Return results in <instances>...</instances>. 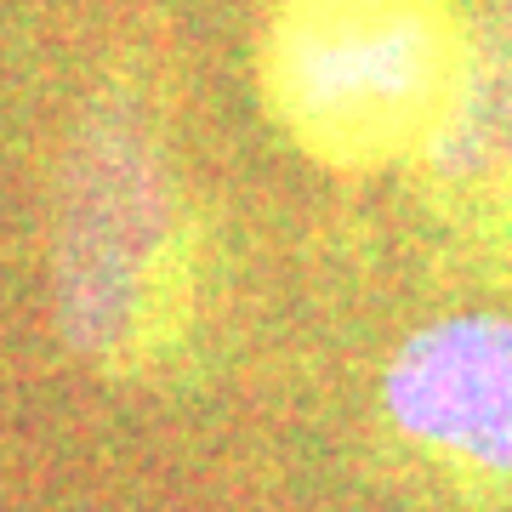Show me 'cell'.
I'll list each match as a JSON object with an SVG mask.
<instances>
[{
    "label": "cell",
    "mask_w": 512,
    "mask_h": 512,
    "mask_svg": "<svg viewBox=\"0 0 512 512\" xmlns=\"http://www.w3.org/2000/svg\"><path fill=\"white\" fill-rule=\"evenodd\" d=\"M46 291L63 353L103 382L160 376L194 330L200 228L137 74L97 86L63 137Z\"/></svg>",
    "instance_id": "cell-1"
},
{
    "label": "cell",
    "mask_w": 512,
    "mask_h": 512,
    "mask_svg": "<svg viewBox=\"0 0 512 512\" xmlns=\"http://www.w3.org/2000/svg\"><path fill=\"white\" fill-rule=\"evenodd\" d=\"M467 40L461 0H268L256 92L302 160L376 177L433 148L456 109Z\"/></svg>",
    "instance_id": "cell-2"
},
{
    "label": "cell",
    "mask_w": 512,
    "mask_h": 512,
    "mask_svg": "<svg viewBox=\"0 0 512 512\" xmlns=\"http://www.w3.org/2000/svg\"><path fill=\"white\" fill-rule=\"evenodd\" d=\"M382 416L410 450L512 484V313H450L382 365Z\"/></svg>",
    "instance_id": "cell-3"
},
{
    "label": "cell",
    "mask_w": 512,
    "mask_h": 512,
    "mask_svg": "<svg viewBox=\"0 0 512 512\" xmlns=\"http://www.w3.org/2000/svg\"><path fill=\"white\" fill-rule=\"evenodd\" d=\"M416 171L450 205V217L512 228V0L473 12L456 109Z\"/></svg>",
    "instance_id": "cell-4"
}]
</instances>
